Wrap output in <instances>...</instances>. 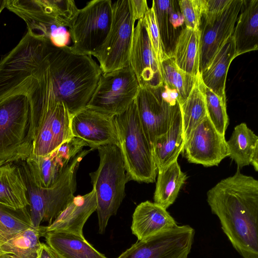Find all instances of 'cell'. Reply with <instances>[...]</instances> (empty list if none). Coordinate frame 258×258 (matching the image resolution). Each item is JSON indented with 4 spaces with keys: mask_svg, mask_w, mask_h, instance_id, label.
Masks as SVG:
<instances>
[{
    "mask_svg": "<svg viewBox=\"0 0 258 258\" xmlns=\"http://www.w3.org/2000/svg\"><path fill=\"white\" fill-rule=\"evenodd\" d=\"M207 202L235 249L258 258V181L238 168L208 191Z\"/></svg>",
    "mask_w": 258,
    "mask_h": 258,
    "instance_id": "obj_1",
    "label": "cell"
},
{
    "mask_svg": "<svg viewBox=\"0 0 258 258\" xmlns=\"http://www.w3.org/2000/svg\"><path fill=\"white\" fill-rule=\"evenodd\" d=\"M44 60L55 98L66 104L72 116L85 108L102 74L99 65L91 56L70 46L56 47L50 41Z\"/></svg>",
    "mask_w": 258,
    "mask_h": 258,
    "instance_id": "obj_2",
    "label": "cell"
},
{
    "mask_svg": "<svg viewBox=\"0 0 258 258\" xmlns=\"http://www.w3.org/2000/svg\"><path fill=\"white\" fill-rule=\"evenodd\" d=\"M91 150L81 151L70 162L55 183L47 188L36 185L25 160L16 163L20 168L27 186L33 227L39 228L44 221L50 225L74 198L77 171L83 158Z\"/></svg>",
    "mask_w": 258,
    "mask_h": 258,
    "instance_id": "obj_3",
    "label": "cell"
},
{
    "mask_svg": "<svg viewBox=\"0 0 258 258\" xmlns=\"http://www.w3.org/2000/svg\"><path fill=\"white\" fill-rule=\"evenodd\" d=\"M97 150L99 165L89 175L97 198L99 232L103 234L109 218L116 215L125 197V184L131 179L119 147L107 145Z\"/></svg>",
    "mask_w": 258,
    "mask_h": 258,
    "instance_id": "obj_4",
    "label": "cell"
},
{
    "mask_svg": "<svg viewBox=\"0 0 258 258\" xmlns=\"http://www.w3.org/2000/svg\"><path fill=\"white\" fill-rule=\"evenodd\" d=\"M120 150L131 180L155 181L158 169L151 146L148 141L138 116L134 101L122 113L114 116Z\"/></svg>",
    "mask_w": 258,
    "mask_h": 258,
    "instance_id": "obj_5",
    "label": "cell"
},
{
    "mask_svg": "<svg viewBox=\"0 0 258 258\" xmlns=\"http://www.w3.org/2000/svg\"><path fill=\"white\" fill-rule=\"evenodd\" d=\"M28 98L14 94L0 100V163L25 161L32 152Z\"/></svg>",
    "mask_w": 258,
    "mask_h": 258,
    "instance_id": "obj_6",
    "label": "cell"
},
{
    "mask_svg": "<svg viewBox=\"0 0 258 258\" xmlns=\"http://www.w3.org/2000/svg\"><path fill=\"white\" fill-rule=\"evenodd\" d=\"M135 20L130 0H118L112 4V18L108 34L92 55L99 62L102 73L129 66Z\"/></svg>",
    "mask_w": 258,
    "mask_h": 258,
    "instance_id": "obj_7",
    "label": "cell"
},
{
    "mask_svg": "<svg viewBox=\"0 0 258 258\" xmlns=\"http://www.w3.org/2000/svg\"><path fill=\"white\" fill-rule=\"evenodd\" d=\"M111 0H93L79 9L68 28L75 52L91 56L102 45L109 31Z\"/></svg>",
    "mask_w": 258,
    "mask_h": 258,
    "instance_id": "obj_8",
    "label": "cell"
},
{
    "mask_svg": "<svg viewBox=\"0 0 258 258\" xmlns=\"http://www.w3.org/2000/svg\"><path fill=\"white\" fill-rule=\"evenodd\" d=\"M140 86L130 66L102 73L86 107L110 116L124 112L135 99Z\"/></svg>",
    "mask_w": 258,
    "mask_h": 258,
    "instance_id": "obj_9",
    "label": "cell"
},
{
    "mask_svg": "<svg viewBox=\"0 0 258 258\" xmlns=\"http://www.w3.org/2000/svg\"><path fill=\"white\" fill-rule=\"evenodd\" d=\"M6 8L23 20L32 34L48 39L56 47L69 46L68 29L53 12L48 0H7Z\"/></svg>",
    "mask_w": 258,
    "mask_h": 258,
    "instance_id": "obj_10",
    "label": "cell"
},
{
    "mask_svg": "<svg viewBox=\"0 0 258 258\" xmlns=\"http://www.w3.org/2000/svg\"><path fill=\"white\" fill-rule=\"evenodd\" d=\"M195 234L189 225H177L136 242L117 258H187Z\"/></svg>",
    "mask_w": 258,
    "mask_h": 258,
    "instance_id": "obj_11",
    "label": "cell"
},
{
    "mask_svg": "<svg viewBox=\"0 0 258 258\" xmlns=\"http://www.w3.org/2000/svg\"><path fill=\"white\" fill-rule=\"evenodd\" d=\"M161 86L140 87L135 99L141 124L151 146L157 138L168 130L180 111L179 104L172 106L162 98Z\"/></svg>",
    "mask_w": 258,
    "mask_h": 258,
    "instance_id": "obj_12",
    "label": "cell"
},
{
    "mask_svg": "<svg viewBox=\"0 0 258 258\" xmlns=\"http://www.w3.org/2000/svg\"><path fill=\"white\" fill-rule=\"evenodd\" d=\"M243 1L232 0L220 13L202 15L199 28L200 73L209 64L223 43L232 35Z\"/></svg>",
    "mask_w": 258,
    "mask_h": 258,
    "instance_id": "obj_13",
    "label": "cell"
},
{
    "mask_svg": "<svg viewBox=\"0 0 258 258\" xmlns=\"http://www.w3.org/2000/svg\"><path fill=\"white\" fill-rule=\"evenodd\" d=\"M182 151L189 162L205 167L218 165L228 155L225 136L217 131L208 116L191 131Z\"/></svg>",
    "mask_w": 258,
    "mask_h": 258,
    "instance_id": "obj_14",
    "label": "cell"
},
{
    "mask_svg": "<svg viewBox=\"0 0 258 258\" xmlns=\"http://www.w3.org/2000/svg\"><path fill=\"white\" fill-rule=\"evenodd\" d=\"M129 65L140 87L157 88L162 86V67L152 50L144 18L138 20L134 28Z\"/></svg>",
    "mask_w": 258,
    "mask_h": 258,
    "instance_id": "obj_15",
    "label": "cell"
},
{
    "mask_svg": "<svg viewBox=\"0 0 258 258\" xmlns=\"http://www.w3.org/2000/svg\"><path fill=\"white\" fill-rule=\"evenodd\" d=\"M71 129L73 137L84 140L92 150L107 145L119 147L114 116L86 107L72 116Z\"/></svg>",
    "mask_w": 258,
    "mask_h": 258,
    "instance_id": "obj_16",
    "label": "cell"
},
{
    "mask_svg": "<svg viewBox=\"0 0 258 258\" xmlns=\"http://www.w3.org/2000/svg\"><path fill=\"white\" fill-rule=\"evenodd\" d=\"M97 206V198L93 189L84 195L74 196L50 225L40 226L41 236L46 232L54 231H66L84 236V225L96 210Z\"/></svg>",
    "mask_w": 258,
    "mask_h": 258,
    "instance_id": "obj_17",
    "label": "cell"
},
{
    "mask_svg": "<svg viewBox=\"0 0 258 258\" xmlns=\"http://www.w3.org/2000/svg\"><path fill=\"white\" fill-rule=\"evenodd\" d=\"M177 225L166 209L147 201L136 208L131 230L140 241L171 230Z\"/></svg>",
    "mask_w": 258,
    "mask_h": 258,
    "instance_id": "obj_18",
    "label": "cell"
},
{
    "mask_svg": "<svg viewBox=\"0 0 258 258\" xmlns=\"http://www.w3.org/2000/svg\"><path fill=\"white\" fill-rule=\"evenodd\" d=\"M152 7L166 58L173 57L176 40L185 28L178 1L154 0Z\"/></svg>",
    "mask_w": 258,
    "mask_h": 258,
    "instance_id": "obj_19",
    "label": "cell"
},
{
    "mask_svg": "<svg viewBox=\"0 0 258 258\" xmlns=\"http://www.w3.org/2000/svg\"><path fill=\"white\" fill-rule=\"evenodd\" d=\"M237 56L232 35L223 43L207 67L200 73L204 84L216 95L226 100L225 84L232 60Z\"/></svg>",
    "mask_w": 258,
    "mask_h": 258,
    "instance_id": "obj_20",
    "label": "cell"
},
{
    "mask_svg": "<svg viewBox=\"0 0 258 258\" xmlns=\"http://www.w3.org/2000/svg\"><path fill=\"white\" fill-rule=\"evenodd\" d=\"M232 37L237 56L258 49V0H243Z\"/></svg>",
    "mask_w": 258,
    "mask_h": 258,
    "instance_id": "obj_21",
    "label": "cell"
},
{
    "mask_svg": "<svg viewBox=\"0 0 258 258\" xmlns=\"http://www.w3.org/2000/svg\"><path fill=\"white\" fill-rule=\"evenodd\" d=\"M0 203L15 209L29 207L27 186L15 163L0 166Z\"/></svg>",
    "mask_w": 258,
    "mask_h": 258,
    "instance_id": "obj_22",
    "label": "cell"
},
{
    "mask_svg": "<svg viewBox=\"0 0 258 258\" xmlns=\"http://www.w3.org/2000/svg\"><path fill=\"white\" fill-rule=\"evenodd\" d=\"M46 243L62 258H107L96 250L84 236L60 231L44 233Z\"/></svg>",
    "mask_w": 258,
    "mask_h": 258,
    "instance_id": "obj_23",
    "label": "cell"
},
{
    "mask_svg": "<svg viewBox=\"0 0 258 258\" xmlns=\"http://www.w3.org/2000/svg\"><path fill=\"white\" fill-rule=\"evenodd\" d=\"M184 143L181 110L176 115L168 130L156 139L152 152L158 170L177 160Z\"/></svg>",
    "mask_w": 258,
    "mask_h": 258,
    "instance_id": "obj_24",
    "label": "cell"
},
{
    "mask_svg": "<svg viewBox=\"0 0 258 258\" xmlns=\"http://www.w3.org/2000/svg\"><path fill=\"white\" fill-rule=\"evenodd\" d=\"M200 32L199 30L185 28L178 36L173 52L177 67L189 75H200Z\"/></svg>",
    "mask_w": 258,
    "mask_h": 258,
    "instance_id": "obj_25",
    "label": "cell"
},
{
    "mask_svg": "<svg viewBox=\"0 0 258 258\" xmlns=\"http://www.w3.org/2000/svg\"><path fill=\"white\" fill-rule=\"evenodd\" d=\"M157 173L154 203L167 209L175 202L187 176L181 171L177 160L159 169Z\"/></svg>",
    "mask_w": 258,
    "mask_h": 258,
    "instance_id": "obj_26",
    "label": "cell"
},
{
    "mask_svg": "<svg viewBox=\"0 0 258 258\" xmlns=\"http://www.w3.org/2000/svg\"><path fill=\"white\" fill-rule=\"evenodd\" d=\"M25 161L36 185L43 188L53 185L70 163L54 150L43 156L31 154Z\"/></svg>",
    "mask_w": 258,
    "mask_h": 258,
    "instance_id": "obj_27",
    "label": "cell"
},
{
    "mask_svg": "<svg viewBox=\"0 0 258 258\" xmlns=\"http://www.w3.org/2000/svg\"><path fill=\"white\" fill-rule=\"evenodd\" d=\"M179 105L185 142L191 131L207 116L203 82L200 74L188 96Z\"/></svg>",
    "mask_w": 258,
    "mask_h": 258,
    "instance_id": "obj_28",
    "label": "cell"
},
{
    "mask_svg": "<svg viewBox=\"0 0 258 258\" xmlns=\"http://www.w3.org/2000/svg\"><path fill=\"white\" fill-rule=\"evenodd\" d=\"M229 156L239 167L250 164L251 155L258 149V137L246 123L236 125L227 141Z\"/></svg>",
    "mask_w": 258,
    "mask_h": 258,
    "instance_id": "obj_29",
    "label": "cell"
},
{
    "mask_svg": "<svg viewBox=\"0 0 258 258\" xmlns=\"http://www.w3.org/2000/svg\"><path fill=\"white\" fill-rule=\"evenodd\" d=\"M39 227L27 229L1 245L0 258H38L41 246Z\"/></svg>",
    "mask_w": 258,
    "mask_h": 258,
    "instance_id": "obj_30",
    "label": "cell"
},
{
    "mask_svg": "<svg viewBox=\"0 0 258 258\" xmlns=\"http://www.w3.org/2000/svg\"><path fill=\"white\" fill-rule=\"evenodd\" d=\"M31 227L29 207L15 209L0 203V246Z\"/></svg>",
    "mask_w": 258,
    "mask_h": 258,
    "instance_id": "obj_31",
    "label": "cell"
},
{
    "mask_svg": "<svg viewBox=\"0 0 258 258\" xmlns=\"http://www.w3.org/2000/svg\"><path fill=\"white\" fill-rule=\"evenodd\" d=\"M161 67L163 83L177 91L179 104H181L188 96L198 76L194 77L180 69L173 57L164 59Z\"/></svg>",
    "mask_w": 258,
    "mask_h": 258,
    "instance_id": "obj_32",
    "label": "cell"
},
{
    "mask_svg": "<svg viewBox=\"0 0 258 258\" xmlns=\"http://www.w3.org/2000/svg\"><path fill=\"white\" fill-rule=\"evenodd\" d=\"M203 90L206 102L207 116L217 131L220 134L225 136L229 124L226 100L216 95L207 88L203 83Z\"/></svg>",
    "mask_w": 258,
    "mask_h": 258,
    "instance_id": "obj_33",
    "label": "cell"
},
{
    "mask_svg": "<svg viewBox=\"0 0 258 258\" xmlns=\"http://www.w3.org/2000/svg\"><path fill=\"white\" fill-rule=\"evenodd\" d=\"M149 40L155 56L161 67L163 60L166 58L157 26L155 12L152 7L144 17Z\"/></svg>",
    "mask_w": 258,
    "mask_h": 258,
    "instance_id": "obj_34",
    "label": "cell"
},
{
    "mask_svg": "<svg viewBox=\"0 0 258 258\" xmlns=\"http://www.w3.org/2000/svg\"><path fill=\"white\" fill-rule=\"evenodd\" d=\"M178 2L185 28L199 30L205 0H179Z\"/></svg>",
    "mask_w": 258,
    "mask_h": 258,
    "instance_id": "obj_35",
    "label": "cell"
},
{
    "mask_svg": "<svg viewBox=\"0 0 258 258\" xmlns=\"http://www.w3.org/2000/svg\"><path fill=\"white\" fill-rule=\"evenodd\" d=\"M232 0H205L203 14L215 15L224 11Z\"/></svg>",
    "mask_w": 258,
    "mask_h": 258,
    "instance_id": "obj_36",
    "label": "cell"
},
{
    "mask_svg": "<svg viewBox=\"0 0 258 258\" xmlns=\"http://www.w3.org/2000/svg\"><path fill=\"white\" fill-rule=\"evenodd\" d=\"M135 21L143 18L149 9L146 0H130Z\"/></svg>",
    "mask_w": 258,
    "mask_h": 258,
    "instance_id": "obj_37",
    "label": "cell"
},
{
    "mask_svg": "<svg viewBox=\"0 0 258 258\" xmlns=\"http://www.w3.org/2000/svg\"><path fill=\"white\" fill-rule=\"evenodd\" d=\"M38 258H62L46 243H41Z\"/></svg>",
    "mask_w": 258,
    "mask_h": 258,
    "instance_id": "obj_38",
    "label": "cell"
},
{
    "mask_svg": "<svg viewBox=\"0 0 258 258\" xmlns=\"http://www.w3.org/2000/svg\"><path fill=\"white\" fill-rule=\"evenodd\" d=\"M258 149H256L254 152L253 153L252 155H251V159H250V164H251L255 171H258Z\"/></svg>",
    "mask_w": 258,
    "mask_h": 258,
    "instance_id": "obj_39",
    "label": "cell"
},
{
    "mask_svg": "<svg viewBox=\"0 0 258 258\" xmlns=\"http://www.w3.org/2000/svg\"><path fill=\"white\" fill-rule=\"evenodd\" d=\"M7 0H0V14L3 10L6 8Z\"/></svg>",
    "mask_w": 258,
    "mask_h": 258,
    "instance_id": "obj_40",
    "label": "cell"
},
{
    "mask_svg": "<svg viewBox=\"0 0 258 258\" xmlns=\"http://www.w3.org/2000/svg\"><path fill=\"white\" fill-rule=\"evenodd\" d=\"M3 164H5L4 163L1 162L0 163V166H2Z\"/></svg>",
    "mask_w": 258,
    "mask_h": 258,
    "instance_id": "obj_41",
    "label": "cell"
}]
</instances>
